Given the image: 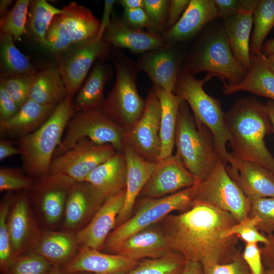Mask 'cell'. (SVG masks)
Returning a JSON list of instances; mask_svg holds the SVG:
<instances>
[{
  "label": "cell",
  "mask_w": 274,
  "mask_h": 274,
  "mask_svg": "<svg viewBox=\"0 0 274 274\" xmlns=\"http://www.w3.org/2000/svg\"><path fill=\"white\" fill-rule=\"evenodd\" d=\"M160 222L170 248L186 261L227 263L239 250L237 236H222L237 221L229 213L213 206L194 200L188 210L170 214Z\"/></svg>",
  "instance_id": "1"
},
{
  "label": "cell",
  "mask_w": 274,
  "mask_h": 274,
  "mask_svg": "<svg viewBox=\"0 0 274 274\" xmlns=\"http://www.w3.org/2000/svg\"><path fill=\"white\" fill-rule=\"evenodd\" d=\"M225 120L232 137L227 144L231 153L274 175V157L264 141L272 131L265 104L254 97L239 99L225 113Z\"/></svg>",
  "instance_id": "2"
},
{
  "label": "cell",
  "mask_w": 274,
  "mask_h": 274,
  "mask_svg": "<svg viewBox=\"0 0 274 274\" xmlns=\"http://www.w3.org/2000/svg\"><path fill=\"white\" fill-rule=\"evenodd\" d=\"M74 114L72 99L67 95L39 128L18 138L22 169L29 177L37 180L49 174L52 157Z\"/></svg>",
  "instance_id": "3"
},
{
  "label": "cell",
  "mask_w": 274,
  "mask_h": 274,
  "mask_svg": "<svg viewBox=\"0 0 274 274\" xmlns=\"http://www.w3.org/2000/svg\"><path fill=\"white\" fill-rule=\"evenodd\" d=\"M175 146V155L197 184L207 179L220 159L212 132L206 126L196 122L183 99L179 109Z\"/></svg>",
  "instance_id": "4"
},
{
  "label": "cell",
  "mask_w": 274,
  "mask_h": 274,
  "mask_svg": "<svg viewBox=\"0 0 274 274\" xmlns=\"http://www.w3.org/2000/svg\"><path fill=\"white\" fill-rule=\"evenodd\" d=\"M181 69L194 76L207 72L219 77L223 84L242 82L248 71L234 56L223 26L206 31L187 55Z\"/></svg>",
  "instance_id": "5"
},
{
  "label": "cell",
  "mask_w": 274,
  "mask_h": 274,
  "mask_svg": "<svg viewBox=\"0 0 274 274\" xmlns=\"http://www.w3.org/2000/svg\"><path fill=\"white\" fill-rule=\"evenodd\" d=\"M213 77L208 73L202 79L181 68L174 93L184 100L190 107L197 123L206 126L212 132L220 159L226 165L229 153L227 144L232 140L225 120V112L217 99L209 95L204 90V84Z\"/></svg>",
  "instance_id": "6"
},
{
  "label": "cell",
  "mask_w": 274,
  "mask_h": 274,
  "mask_svg": "<svg viewBox=\"0 0 274 274\" xmlns=\"http://www.w3.org/2000/svg\"><path fill=\"white\" fill-rule=\"evenodd\" d=\"M195 194V185L162 197H141L135 213L112 231L102 250L115 254L120 245L134 233L161 221L174 211L188 210L194 203Z\"/></svg>",
  "instance_id": "7"
},
{
  "label": "cell",
  "mask_w": 274,
  "mask_h": 274,
  "mask_svg": "<svg viewBox=\"0 0 274 274\" xmlns=\"http://www.w3.org/2000/svg\"><path fill=\"white\" fill-rule=\"evenodd\" d=\"M113 62L116 81L102 107L129 132L141 118L145 105L136 86L140 70L136 62L120 52L114 54Z\"/></svg>",
  "instance_id": "8"
},
{
  "label": "cell",
  "mask_w": 274,
  "mask_h": 274,
  "mask_svg": "<svg viewBox=\"0 0 274 274\" xmlns=\"http://www.w3.org/2000/svg\"><path fill=\"white\" fill-rule=\"evenodd\" d=\"M65 131L55 152L56 156L83 138L98 144L111 145L118 152L123 153L126 146L127 132L102 107L75 113Z\"/></svg>",
  "instance_id": "9"
},
{
  "label": "cell",
  "mask_w": 274,
  "mask_h": 274,
  "mask_svg": "<svg viewBox=\"0 0 274 274\" xmlns=\"http://www.w3.org/2000/svg\"><path fill=\"white\" fill-rule=\"evenodd\" d=\"M62 10L53 18L46 37V48L57 55L95 38L100 24L89 9L76 2L70 3Z\"/></svg>",
  "instance_id": "10"
},
{
  "label": "cell",
  "mask_w": 274,
  "mask_h": 274,
  "mask_svg": "<svg viewBox=\"0 0 274 274\" xmlns=\"http://www.w3.org/2000/svg\"><path fill=\"white\" fill-rule=\"evenodd\" d=\"M231 214L237 223L249 216L251 202L231 179L220 159L209 176L195 185V200Z\"/></svg>",
  "instance_id": "11"
},
{
  "label": "cell",
  "mask_w": 274,
  "mask_h": 274,
  "mask_svg": "<svg viewBox=\"0 0 274 274\" xmlns=\"http://www.w3.org/2000/svg\"><path fill=\"white\" fill-rule=\"evenodd\" d=\"M76 181L63 174H48L35 180L28 191L29 199L40 220L54 229L61 224L68 194Z\"/></svg>",
  "instance_id": "12"
},
{
  "label": "cell",
  "mask_w": 274,
  "mask_h": 274,
  "mask_svg": "<svg viewBox=\"0 0 274 274\" xmlns=\"http://www.w3.org/2000/svg\"><path fill=\"white\" fill-rule=\"evenodd\" d=\"M116 152L111 145L98 144L83 138L52 159L49 174H63L76 182L83 181L93 170Z\"/></svg>",
  "instance_id": "13"
},
{
  "label": "cell",
  "mask_w": 274,
  "mask_h": 274,
  "mask_svg": "<svg viewBox=\"0 0 274 274\" xmlns=\"http://www.w3.org/2000/svg\"><path fill=\"white\" fill-rule=\"evenodd\" d=\"M111 46L95 38L74 46L57 55V68L72 99L83 83L93 63L104 57Z\"/></svg>",
  "instance_id": "14"
},
{
  "label": "cell",
  "mask_w": 274,
  "mask_h": 274,
  "mask_svg": "<svg viewBox=\"0 0 274 274\" xmlns=\"http://www.w3.org/2000/svg\"><path fill=\"white\" fill-rule=\"evenodd\" d=\"M161 108L153 88L145 99L142 115L133 129L127 133L126 145L144 159L155 162L160 161L161 142L160 123Z\"/></svg>",
  "instance_id": "15"
},
{
  "label": "cell",
  "mask_w": 274,
  "mask_h": 274,
  "mask_svg": "<svg viewBox=\"0 0 274 274\" xmlns=\"http://www.w3.org/2000/svg\"><path fill=\"white\" fill-rule=\"evenodd\" d=\"M33 210L27 191L15 195L8 217V227L16 258L32 251L41 237L42 231Z\"/></svg>",
  "instance_id": "16"
},
{
  "label": "cell",
  "mask_w": 274,
  "mask_h": 274,
  "mask_svg": "<svg viewBox=\"0 0 274 274\" xmlns=\"http://www.w3.org/2000/svg\"><path fill=\"white\" fill-rule=\"evenodd\" d=\"M197 184L192 174L173 155L157 163L139 197H162Z\"/></svg>",
  "instance_id": "17"
},
{
  "label": "cell",
  "mask_w": 274,
  "mask_h": 274,
  "mask_svg": "<svg viewBox=\"0 0 274 274\" xmlns=\"http://www.w3.org/2000/svg\"><path fill=\"white\" fill-rule=\"evenodd\" d=\"M106 199L90 183L76 182L67 198L61 223L62 229L77 233L83 229Z\"/></svg>",
  "instance_id": "18"
},
{
  "label": "cell",
  "mask_w": 274,
  "mask_h": 274,
  "mask_svg": "<svg viewBox=\"0 0 274 274\" xmlns=\"http://www.w3.org/2000/svg\"><path fill=\"white\" fill-rule=\"evenodd\" d=\"M176 45L165 44L147 52L136 62L140 71L147 74L153 86L174 93L182 64Z\"/></svg>",
  "instance_id": "19"
},
{
  "label": "cell",
  "mask_w": 274,
  "mask_h": 274,
  "mask_svg": "<svg viewBox=\"0 0 274 274\" xmlns=\"http://www.w3.org/2000/svg\"><path fill=\"white\" fill-rule=\"evenodd\" d=\"M226 170L250 202L274 197V175L262 166L229 153Z\"/></svg>",
  "instance_id": "20"
},
{
  "label": "cell",
  "mask_w": 274,
  "mask_h": 274,
  "mask_svg": "<svg viewBox=\"0 0 274 274\" xmlns=\"http://www.w3.org/2000/svg\"><path fill=\"white\" fill-rule=\"evenodd\" d=\"M125 198V189L105 200L87 225L76 233L80 247L102 251L107 238L115 228Z\"/></svg>",
  "instance_id": "21"
},
{
  "label": "cell",
  "mask_w": 274,
  "mask_h": 274,
  "mask_svg": "<svg viewBox=\"0 0 274 274\" xmlns=\"http://www.w3.org/2000/svg\"><path fill=\"white\" fill-rule=\"evenodd\" d=\"M139 261L119 254L104 253L87 247H80L75 257L62 268L65 274L77 272L93 274H123L136 266Z\"/></svg>",
  "instance_id": "22"
},
{
  "label": "cell",
  "mask_w": 274,
  "mask_h": 274,
  "mask_svg": "<svg viewBox=\"0 0 274 274\" xmlns=\"http://www.w3.org/2000/svg\"><path fill=\"white\" fill-rule=\"evenodd\" d=\"M259 0H239L235 15L223 20V27L233 54L247 71L251 65L250 44L253 12Z\"/></svg>",
  "instance_id": "23"
},
{
  "label": "cell",
  "mask_w": 274,
  "mask_h": 274,
  "mask_svg": "<svg viewBox=\"0 0 274 274\" xmlns=\"http://www.w3.org/2000/svg\"><path fill=\"white\" fill-rule=\"evenodd\" d=\"M214 0H190L178 21L161 35L165 44L176 45L197 35L208 23L218 18Z\"/></svg>",
  "instance_id": "24"
},
{
  "label": "cell",
  "mask_w": 274,
  "mask_h": 274,
  "mask_svg": "<svg viewBox=\"0 0 274 274\" xmlns=\"http://www.w3.org/2000/svg\"><path fill=\"white\" fill-rule=\"evenodd\" d=\"M123 153L127 163L125 198L115 228L131 216L137 199L158 163L144 159L127 145Z\"/></svg>",
  "instance_id": "25"
},
{
  "label": "cell",
  "mask_w": 274,
  "mask_h": 274,
  "mask_svg": "<svg viewBox=\"0 0 274 274\" xmlns=\"http://www.w3.org/2000/svg\"><path fill=\"white\" fill-rule=\"evenodd\" d=\"M102 39L116 48L127 49L134 53L141 54L165 45L160 35L132 28L122 19L117 17L111 19Z\"/></svg>",
  "instance_id": "26"
},
{
  "label": "cell",
  "mask_w": 274,
  "mask_h": 274,
  "mask_svg": "<svg viewBox=\"0 0 274 274\" xmlns=\"http://www.w3.org/2000/svg\"><path fill=\"white\" fill-rule=\"evenodd\" d=\"M172 251L161 227L155 224L129 237L115 254L139 261L161 258Z\"/></svg>",
  "instance_id": "27"
},
{
  "label": "cell",
  "mask_w": 274,
  "mask_h": 274,
  "mask_svg": "<svg viewBox=\"0 0 274 274\" xmlns=\"http://www.w3.org/2000/svg\"><path fill=\"white\" fill-rule=\"evenodd\" d=\"M245 91L274 101V67L262 52L251 55V65L244 80L229 85L224 84L222 92L227 95Z\"/></svg>",
  "instance_id": "28"
},
{
  "label": "cell",
  "mask_w": 274,
  "mask_h": 274,
  "mask_svg": "<svg viewBox=\"0 0 274 274\" xmlns=\"http://www.w3.org/2000/svg\"><path fill=\"white\" fill-rule=\"evenodd\" d=\"M76 233L65 229L47 230L32 251L46 259L53 266L62 267L72 260L79 250Z\"/></svg>",
  "instance_id": "29"
},
{
  "label": "cell",
  "mask_w": 274,
  "mask_h": 274,
  "mask_svg": "<svg viewBox=\"0 0 274 274\" xmlns=\"http://www.w3.org/2000/svg\"><path fill=\"white\" fill-rule=\"evenodd\" d=\"M126 178L125 155L116 152L93 170L85 181L95 186L107 198L125 189Z\"/></svg>",
  "instance_id": "30"
},
{
  "label": "cell",
  "mask_w": 274,
  "mask_h": 274,
  "mask_svg": "<svg viewBox=\"0 0 274 274\" xmlns=\"http://www.w3.org/2000/svg\"><path fill=\"white\" fill-rule=\"evenodd\" d=\"M55 107L43 105L29 98L13 117L0 122L1 133L18 138L31 133L47 120Z\"/></svg>",
  "instance_id": "31"
},
{
  "label": "cell",
  "mask_w": 274,
  "mask_h": 274,
  "mask_svg": "<svg viewBox=\"0 0 274 274\" xmlns=\"http://www.w3.org/2000/svg\"><path fill=\"white\" fill-rule=\"evenodd\" d=\"M112 75V66L104 59L99 60L73 101L75 113L102 107L105 85Z\"/></svg>",
  "instance_id": "32"
},
{
  "label": "cell",
  "mask_w": 274,
  "mask_h": 274,
  "mask_svg": "<svg viewBox=\"0 0 274 274\" xmlns=\"http://www.w3.org/2000/svg\"><path fill=\"white\" fill-rule=\"evenodd\" d=\"M160 101V160L173 155L180 104L182 98L172 92L153 86Z\"/></svg>",
  "instance_id": "33"
},
{
  "label": "cell",
  "mask_w": 274,
  "mask_h": 274,
  "mask_svg": "<svg viewBox=\"0 0 274 274\" xmlns=\"http://www.w3.org/2000/svg\"><path fill=\"white\" fill-rule=\"evenodd\" d=\"M66 96L67 91L57 67H50L37 73L29 98L43 105L56 106Z\"/></svg>",
  "instance_id": "34"
},
{
  "label": "cell",
  "mask_w": 274,
  "mask_h": 274,
  "mask_svg": "<svg viewBox=\"0 0 274 274\" xmlns=\"http://www.w3.org/2000/svg\"><path fill=\"white\" fill-rule=\"evenodd\" d=\"M9 33L1 32L0 50L2 77L18 76L36 73L30 62V57L22 53L15 45Z\"/></svg>",
  "instance_id": "35"
},
{
  "label": "cell",
  "mask_w": 274,
  "mask_h": 274,
  "mask_svg": "<svg viewBox=\"0 0 274 274\" xmlns=\"http://www.w3.org/2000/svg\"><path fill=\"white\" fill-rule=\"evenodd\" d=\"M29 28L34 39L45 48L47 32L54 17L63 12L45 0L31 1L29 7Z\"/></svg>",
  "instance_id": "36"
},
{
  "label": "cell",
  "mask_w": 274,
  "mask_h": 274,
  "mask_svg": "<svg viewBox=\"0 0 274 274\" xmlns=\"http://www.w3.org/2000/svg\"><path fill=\"white\" fill-rule=\"evenodd\" d=\"M253 23L250 55L261 52L263 42L274 26V0H259L253 12Z\"/></svg>",
  "instance_id": "37"
},
{
  "label": "cell",
  "mask_w": 274,
  "mask_h": 274,
  "mask_svg": "<svg viewBox=\"0 0 274 274\" xmlns=\"http://www.w3.org/2000/svg\"><path fill=\"white\" fill-rule=\"evenodd\" d=\"M186 260L180 253L172 251L157 259H146L123 274H180Z\"/></svg>",
  "instance_id": "38"
},
{
  "label": "cell",
  "mask_w": 274,
  "mask_h": 274,
  "mask_svg": "<svg viewBox=\"0 0 274 274\" xmlns=\"http://www.w3.org/2000/svg\"><path fill=\"white\" fill-rule=\"evenodd\" d=\"M15 195L8 192L0 203V269L5 273L16 257L14 256L10 242L8 227V217Z\"/></svg>",
  "instance_id": "39"
},
{
  "label": "cell",
  "mask_w": 274,
  "mask_h": 274,
  "mask_svg": "<svg viewBox=\"0 0 274 274\" xmlns=\"http://www.w3.org/2000/svg\"><path fill=\"white\" fill-rule=\"evenodd\" d=\"M31 1L17 0L10 11L1 18V32L11 35L14 40L20 41L27 34L25 28L27 15Z\"/></svg>",
  "instance_id": "40"
},
{
  "label": "cell",
  "mask_w": 274,
  "mask_h": 274,
  "mask_svg": "<svg viewBox=\"0 0 274 274\" xmlns=\"http://www.w3.org/2000/svg\"><path fill=\"white\" fill-rule=\"evenodd\" d=\"M53 267L44 257L31 251L17 257L3 274H49Z\"/></svg>",
  "instance_id": "41"
},
{
  "label": "cell",
  "mask_w": 274,
  "mask_h": 274,
  "mask_svg": "<svg viewBox=\"0 0 274 274\" xmlns=\"http://www.w3.org/2000/svg\"><path fill=\"white\" fill-rule=\"evenodd\" d=\"M38 72L33 74L2 77L1 84L20 108L29 98Z\"/></svg>",
  "instance_id": "42"
},
{
  "label": "cell",
  "mask_w": 274,
  "mask_h": 274,
  "mask_svg": "<svg viewBox=\"0 0 274 274\" xmlns=\"http://www.w3.org/2000/svg\"><path fill=\"white\" fill-rule=\"evenodd\" d=\"M260 222V219L256 216H248L224 231L222 236L223 238H226L236 235L245 243H261L265 244L268 242L267 236L260 233L257 227Z\"/></svg>",
  "instance_id": "43"
},
{
  "label": "cell",
  "mask_w": 274,
  "mask_h": 274,
  "mask_svg": "<svg viewBox=\"0 0 274 274\" xmlns=\"http://www.w3.org/2000/svg\"><path fill=\"white\" fill-rule=\"evenodd\" d=\"M35 180L27 175L22 169L11 167L0 168V191H29Z\"/></svg>",
  "instance_id": "44"
},
{
  "label": "cell",
  "mask_w": 274,
  "mask_h": 274,
  "mask_svg": "<svg viewBox=\"0 0 274 274\" xmlns=\"http://www.w3.org/2000/svg\"><path fill=\"white\" fill-rule=\"evenodd\" d=\"M258 217L261 222L257 227L268 235L274 233V197L259 198L251 202L249 217Z\"/></svg>",
  "instance_id": "45"
},
{
  "label": "cell",
  "mask_w": 274,
  "mask_h": 274,
  "mask_svg": "<svg viewBox=\"0 0 274 274\" xmlns=\"http://www.w3.org/2000/svg\"><path fill=\"white\" fill-rule=\"evenodd\" d=\"M144 9L149 19L150 30L159 35L165 31L169 1L144 0Z\"/></svg>",
  "instance_id": "46"
},
{
  "label": "cell",
  "mask_w": 274,
  "mask_h": 274,
  "mask_svg": "<svg viewBox=\"0 0 274 274\" xmlns=\"http://www.w3.org/2000/svg\"><path fill=\"white\" fill-rule=\"evenodd\" d=\"M203 274H251L239 250L230 261L224 263H208L201 264Z\"/></svg>",
  "instance_id": "47"
},
{
  "label": "cell",
  "mask_w": 274,
  "mask_h": 274,
  "mask_svg": "<svg viewBox=\"0 0 274 274\" xmlns=\"http://www.w3.org/2000/svg\"><path fill=\"white\" fill-rule=\"evenodd\" d=\"M245 246L242 253V257L248 266L251 274H264L260 248L257 243H245Z\"/></svg>",
  "instance_id": "48"
},
{
  "label": "cell",
  "mask_w": 274,
  "mask_h": 274,
  "mask_svg": "<svg viewBox=\"0 0 274 274\" xmlns=\"http://www.w3.org/2000/svg\"><path fill=\"white\" fill-rule=\"evenodd\" d=\"M122 20L129 27L138 30H150L149 18L144 8L123 9Z\"/></svg>",
  "instance_id": "49"
},
{
  "label": "cell",
  "mask_w": 274,
  "mask_h": 274,
  "mask_svg": "<svg viewBox=\"0 0 274 274\" xmlns=\"http://www.w3.org/2000/svg\"><path fill=\"white\" fill-rule=\"evenodd\" d=\"M19 109L3 86L0 84V122L11 119Z\"/></svg>",
  "instance_id": "50"
},
{
  "label": "cell",
  "mask_w": 274,
  "mask_h": 274,
  "mask_svg": "<svg viewBox=\"0 0 274 274\" xmlns=\"http://www.w3.org/2000/svg\"><path fill=\"white\" fill-rule=\"evenodd\" d=\"M190 1V0L169 1L165 31L172 28L178 21L187 9Z\"/></svg>",
  "instance_id": "51"
},
{
  "label": "cell",
  "mask_w": 274,
  "mask_h": 274,
  "mask_svg": "<svg viewBox=\"0 0 274 274\" xmlns=\"http://www.w3.org/2000/svg\"><path fill=\"white\" fill-rule=\"evenodd\" d=\"M219 18L223 20L236 15L239 10V0H214Z\"/></svg>",
  "instance_id": "52"
},
{
  "label": "cell",
  "mask_w": 274,
  "mask_h": 274,
  "mask_svg": "<svg viewBox=\"0 0 274 274\" xmlns=\"http://www.w3.org/2000/svg\"><path fill=\"white\" fill-rule=\"evenodd\" d=\"M268 242L260 248L263 263L274 269V233L267 236Z\"/></svg>",
  "instance_id": "53"
},
{
  "label": "cell",
  "mask_w": 274,
  "mask_h": 274,
  "mask_svg": "<svg viewBox=\"0 0 274 274\" xmlns=\"http://www.w3.org/2000/svg\"><path fill=\"white\" fill-rule=\"evenodd\" d=\"M116 3L115 0H105L104 2V11L101 20H100V28L96 39L99 40L102 38L103 35L110 23L113 8Z\"/></svg>",
  "instance_id": "54"
},
{
  "label": "cell",
  "mask_w": 274,
  "mask_h": 274,
  "mask_svg": "<svg viewBox=\"0 0 274 274\" xmlns=\"http://www.w3.org/2000/svg\"><path fill=\"white\" fill-rule=\"evenodd\" d=\"M21 154V151L17 146H15L14 142L8 140L0 141V160L12 155Z\"/></svg>",
  "instance_id": "55"
},
{
  "label": "cell",
  "mask_w": 274,
  "mask_h": 274,
  "mask_svg": "<svg viewBox=\"0 0 274 274\" xmlns=\"http://www.w3.org/2000/svg\"><path fill=\"white\" fill-rule=\"evenodd\" d=\"M180 274H203V269L200 262L187 261Z\"/></svg>",
  "instance_id": "56"
},
{
  "label": "cell",
  "mask_w": 274,
  "mask_h": 274,
  "mask_svg": "<svg viewBox=\"0 0 274 274\" xmlns=\"http://www.w3.org/2000/svg\"><path fill=\"white\" fill-rule=\"evenodd\" d=\"M116 3L123 8V9L144 8V0H119Z\"/></svg>",
  "instance_id": "57"
},
{
  "label": "cell",
  "mask_w": 274,
  "mask_h": 274,
  "mask_svg": "<svg viewBox=\"0 0 274 274\" xmlns=\"http://www.w3.org/2000/svg\"><path fill=\"white\" fill-rule=\"evenodd\" d=\"M261 52L267 57L274 53V39L268 40L263 44Z\"/></svg>",
  "instance_id": "58"
},
{
  "label": "cell",
  "mask_w": 274,
  "mask_h": 274,
  "mask_svg": "<svg viewBox=\"0 0 274 274\" xmlns=\"http://www.w3.org/2000/svg\"><path fill=\"white\" fill-rule=\"evenodd\" d=\"M267 113L271 123L272 131L274 133V101L269 100L266 104Z\"/></svg>",
  "instance_id": "59"
},
{
  "label": "cell",
  "mask_w": 274,
  "mask_h": 274,
  "mask_svg": "<svg viewBox=\"0 0 274 274\" xmlns=\"http://www.w3.org/2000/svg\"><path fill=\"white\" fill-rule=\"evenodd\" d=\"M13 2L12 0H1L0 1V15L1 18L3 17L8 11V9Z\"/></svg>",
  "instance_id": "60"
},
{
  "label": "cell",
  "mask_w": 274,
  "mask_h": 274,
  "mask_svg": "<svg viewBox=\"0 0 274 274\" xmlns=\"http://www.w3.org/2000/svg\"><path fill=\"white\" fill-rule=\"evenodd\" d=\"M49 274H65L61 267L54 266Z\"/></svg>",
  "instance_id": "61"
},
{
  "label": "cell",
  "mask_w": 274,
  "mask_h": 274,
  "mask_svg": "<svg viewBox=\"0 0 274 274\" xmlns=\"http://www.w3.org/2000/svg\"><path fill=\"white\" fill-rule=\"evenodd\" d=\"M267 58L274 67V53L267 56Z\"/></svg>",
  "instance_id": "62"
},
{
  "label": "cell",
  "mask_w": 274,
  "mask_h": 274,
  "mask_svg": "<svg viewBox=\"0 0 274 274\" xmlns=\"http://www.w3.org/2000/svg\"><path fill=\"white\" fill-rule=\"evenodd\" d=\"M264 274H274V269L270 268H267Z\"/></svg>",
  "instance_id": "63"
},
{
  "label": "cell",
  "mask_w": 274,
  "mask_h": 274,
  "mask_svg": "<svg viewBox=\"0 0 274 274\" xmlns=\"http://www.w3.org/2000/svg\"><path fill=\"white\" fill-rule=\"evenodd\" d=\"M70 274H93V273H88V272H74V273H72Z\"/></svg>",
  "instance_id": "64"
}]
</instances>
